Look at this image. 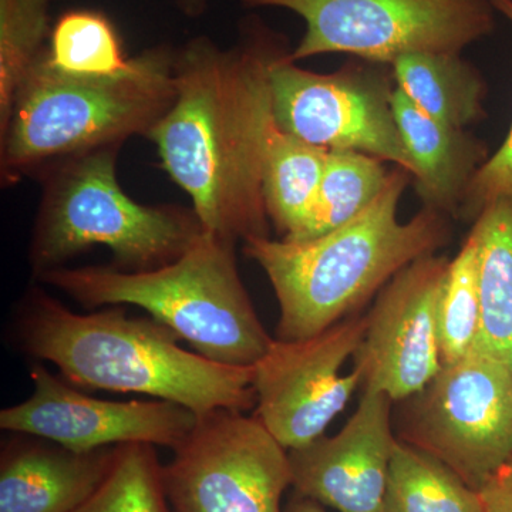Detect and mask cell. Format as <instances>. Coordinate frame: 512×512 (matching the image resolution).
<instances>
[{"mask_svg": "<svg viewBox=\"0 0 512 512\" xmlns=\"http://www.w3.org/2000/svg\"><path fill=\"white\" fill-rule=\"evenodd\" d=\"M285 47L254 28L222 50L205 37L175 55V97L146 137L208 231L231 241L269 237L262 174L275 126L271 67Z\"/></svg>", "mask_w": 512, "mask_h": 512, "instance_id": "obj_1", "label": "cell"}, {"mask_svg": "<svg viewBox=\"0 0 512 512\" xmlns=\"http://www.w3.org/2000/svg\"><path fill=\"white\" fill-rule=\"evenodd\" d=\"M109 308L80 315L35 289L16 318L20 349L53 363L67 382L83 389L147 394L197 416L255 409L254 366L224 365L188 352L158 320Z\"/></svg>", "mask_w": 512, "mask_h": 512, "instance_id": "obj_2", "label": "cell"}, {"mask_svg": "<svg viewBox=\"0 0 512 512\" xmlns=\"http://www.w3.org/2000/svg\"><path fill=\"white\" fill-rule=\"evenodd\" d=\"M413 175L394 165L377 200L355 220L309 241L251 238L244 254L261 266L279 303L276 336L301 340L332 328L423 256L451 238L450 217L421 207L399 220Z\"/></svg>", "mask_w": 512, "mask_h": 512, "instance_id": "obj_3", "label": "cell"}, {"mask_svg": "<svg viewBox=\"0 0 512 512\" xmlns=\"http://www.w3.org/2000/svg\"><path fill=\"white\" fill-rule=\"evenodd\" d=\"M235 244L205 229L180 258L150 271L62 266L37 278L87 309L138 306L201 356L224 365L254 366L274 338L242 284Z\"/></svg>", "mask_w": 512, "mask_h": 512, "instance_id": "obj_4", "label": "cell"}, {"mask_svg": "<svg viewBox=\"0 0 512 512\" xmlns=\"http://www.w3.org/2000/svg\"><path fill=\"white\" fill-rule=\"evenodd\" d=\"M174 62L167 47H157L113 76H76L53 67L43 50L2 128L3 174L18 177L49 158L147 136L173 104Z\"/></svg>", "mask_w": 512, "mask_h": 512, "instance_id": "obj_5", "label": "cell"}, {"mask_svg": "<svg viewBox=\"0 0 512 512\" xmlns=\"http://www.w3.org/2000/svg\"><path fill=\"white\" fill-rule=\"evenodd\" d=\"M119 147L67 157L47 181L29 249L36 276L93 245L109 248L121 271H150L180 258L205 231L194 210L128 197L117 181Z\"/></svg>", "mask_w": 512, "mask_h": 512, "instance_id": "obj_6", "label": "cell"}, {"mask_svg": "<svg viewBox=\"0 0 512 512\" xmlns=\"http://www.w3.org/2000/svg\"><path fill=\"white\" fill-rule=\"evenodd\" d=\"M305 20L293 62L332 53L390 64L416 52L463 53L493 33L491 0H244Z\"/></svg>", "mask_w": 512, "mask_h": 512, "instance_id": "obj_7", "label": "cell"}, {"mask_svg": "<svg viewBox=\"0 0 512 512\" xmlns=\"http://www.w3.org/2000/svg\"><path fill=\"white\" fill-rule=\"evenodd\" d=\"M404 424L400 440L480 491L512 457V372L476 348L410 397Z\"/></svg>", "mask_w": 512, "mask_h": 512, "instance_id": "obj_8", "label": "cell"}, {"mask_svg": "<svg viewBox=\"0 0 512 512\" xmlns=\"http://www.w3.org/2000/svg\"><path fill=\"white\" fill-rule=\"evenodd\" d=\"M291 53L271 67L276 126L328 151L350 150L412 173L393 110L392 66L356 59L333 73L301 69Z\"/></svg>", "mask_w": 512, "mask_h": 512, "instance_id": "obj_9", "label": "cell"}, {"mask_svg": "<svg viewBox=\"0 0 512 512\" xmlns=\"http://www.w3.org/2000/svg\"><path fill=\"white\" fill-rule=\"evenodd\" d=\"M173 453L163 466L173 512H284L288 450L255 416L228 409L198 416Z\"/></svg>", "mask_w": 512, "mask_h": 512, "instance_id": "obj_10", "label": "cell"}, {"mask_svg": "<svg viewBox=\"0 0 512 512\" xmlns=\"http://www.w3.org/2000/svg\"><path fill=\"white\" fill-rule=\"evenodd\" d=\"M367 316L353 313L332 328L301 340L274 339L254 365V416L286 450L325 436L343 412L362 373L342 367L362 345Z\"/></svg>", "mask_w": 512, "mask_h": 512, "instance_id": "obj_11", "label": "cell"}, {"mask_svg": "<svg viewBox=\"0 0 512 512\" xmlns=\"http://www.w3.org/2000/svg\"><path fill=\"white\" fill-rule=\"evenodd\" d=\"M29 376L33 393L0 412L3 431L55 441L84 453L131 443L174 450L197 426V414L168 400L94 399L40 363L30 367Z\"/></svg>", "mask_w": 512, "mask_h": 512, "instance_id": "obj_12", "label": "cell"}, {"mask_svg": "<svg viewBox=\"0 0 512 512\" xmlns=\"http://www.w3.org/2000/svg\"><path fill=\"white\" fill-rule=\"evenodd\" d=\"M450 261L423 256L377 293L355 367L365 390L392 402L416 396L437 376L441 362L437 302Z\"/></svg>", "mask_w": 512, "mask_h": 512, "instance_id": "obj_13", "label": "cell"}, {"mask_svg": "<svg viewBox=\"0 0 512 512\" xmlns=\"http://www.w3.org/2000/svg\"><path fill=\"white\" fill-rule=\"evenodd\" d=\"M392 403L382 392L363 390L356 412L338 434L288 451L293 491L338 512H384L397 443Z\"/></svg>", "mask_w": 512, "mask_h": 512, "instance_id": "obj_14", "label": "cell"}, {"mask_svg": "<svg viewBox=\"0 0 512 512\" xmlns=\"http://www.w3.org/2000/svg\"><path fill=\"white\" fill-rule=\"evenodd\" d=\"M0 457V512H74L103 483L117 447L69 450L20 434Z\"/></svg>", "mask_w": 512, "mask_h": 512, "instance_id": "obj_15", "label": "cell"}, {"mask_svg": "<svg viewBox=\"0 0 512 512\" xmlns=\"http://www.w3.org/2000/svg\"><path fill=\"white\" fill-rule=\"evenodd\" d=\"M393 110L423 208L458 217L474 175L488 160L484 141L431 119L397 87Z\"/></svg>", "mask_w": 512, "mask_h": 512, "instance_id": "obj_16", "label": "cell"}, {"mask_svg": "<svg viewBox=\"0 0 512 512\" xmlns=\"http://www.w3.org/2000/svg\"><path fill=\"white\" fill-rule=\"evenodd\" d=\"M392 73L394 86L431 119L467 130L487 116L483 76L461 53H409L394 60Z\"/></svg>", "mask_w": 512, "mask_h": 512, "instance_id": "obj_17", "label": "cell"}, {"mask_svg": "<svg viewBox=\"0 0 512 512\" xmlns=\"http://www.w3.org/2000/svg\"><path fill=\"white\" fill-rule=\"evenodd\" d=\"M471 231L478 242L481 329L477 349L512 372V201L488 205Z\"/></svg>", "mask_w": 512, "mask_h": 512, "instance_id": "obj_18", "label": "cell"}, {"mask_svg": "<svg viewBox=\"0 0 512 512\" xmlns=\"http://www.w3.org/2000/svg\"><path fill=\"white\" fill-rule=\"evenodd\" d=\"M329 151L272 128L266 146L262 192L266 214L281 239L295 241L311 215Z\"/></svg>", "mask_w": 512, "mask_h": 512, "instance_id": "obj_19", "label": "cell"}, {"mask_svg": "<svg viewBox=\"0 0 512 512\" xmlns=\"http://www.w3.org/2000/svg\"><path fill=\"white\" fill-rule=\"evenodd\" d=\"M384 512H485L480 491L436 457L397 439Z\"/></svg>", "mask_w": 512, "mask_h": 512, "instance_id": "obj_20", "label": "cell"}, {"mask_svg": "<svg viewBox=\"0 0 512 512\" xmlns=\"http://www.w3.org/2000/svg\"><path fill=\"white\" fill-rule=\"evenodd\" d=\"M384 163L359 151H329L311 215L295 242L322 237L366 211L389 181L392 170Z\"/></svg>", "mask_w": 512, "mask_h": 512, "instance_id": "obj_21", "label": "cell"}, {"mask_svg": "<svg viewBox=\"0 0 512 512\" xmlns=\"http://www.w3.org/2000/svg\"><path fill=\"white\" fill-rule=\"evenodd\" d=\"M481 329L478 242L471 231L448 264L437 302L441 362H457L477 348Z\"/></svg>", "mask_w": 512, "mask_h": 512, "instance_id": "obj_22", "label": "cell"}, {"mask_svg": "<svg viewBox=\"0 0 512 512\" xmlns=\"http://www.w3.org/2000/svg\"><path fill=\"white\" fill-rule=\"evenodd\" d=\"M46 57L76 76H113L130 63L110 20L93 10H73L57 20Z\"/></svg>", "mask_w": 512, "mask_h": 512, "instance_id": "obj_23", "label": "cell"}, {"mask_svg": "<svg viewBox=\"0 0 512 512\" xmlns=\"http://www.w3.org/2000/svg\"><path fill=\"white\" fill-rule=\"evenodd\" d=\"M74 512H173L156 447L141 443L117 447L109 474Z\"/></svg>", "mask_w": 512, "mask_h": 512, "instance_id": "obj_24", "label": "cell"}, {"mask_svg": "<svg viewBox=\"0 0 512 512\" xmlns=\"http://www.w3.org/2000/svg\"><path fill=\"white\" fill-rule=\"evenodd\" d=\"M52 0H0V128L30 67L42 55Z\"/></svg>", "mask_w": 512, "mask_h": 512, "instance_id": "obj_25", "label": "cell"}, {"mask_svg": "<svg viewBox=\"0 0 512 512\" xmlns=\"http://www.w3.org/2000/svg\"><path fill=\"white\" fill-rule=\"evenodd\" d=\"M491 3L495 12L501 13L512 25V0H491ZM500 200L512 201V127L503 146L488 157L474 175L461 202L458 218L474 222L488 205Z\"/></svg>", "mask_w": 512, "mask_h": 512, "instance_id": "obj_26", "label": "cell"}, {"mask_svg": "<svg viewBox=\"0 0 512 512\" xmlns=\"http://www.w3.org/2000/svg\"><path fill=\"white\" fill-rule=\"evenodd\" d=\"M485 512H512V457L481 487Z\"/></svg>", "mask_w": 512, "mask_h": 512, "instance_id": "obj_27", "label": "cell"}, {"mask_svg": "<svg viewBox=\"0 0 512 512\" xmlns=\"http://www.w3.org/2000/svg\"><path fill=\"white\" fill-rule=\"evenodd\" d=\"M284 512H328L325 505L305 497V495L293 491V495L289 498L288 503L284 507Z\"/></svg>", "mask_w": 512, "mask_h": 512, "instance_id": "obj_28", "label": "cell"}, {"mask_svg": "<svg viewBox=\"0 0 512 512\" xmlns=\"http://www.w3.org/2000/svg\"><path fill=\"white\" fill-rule=\"evenodd\" d=\"M187 2L188 8L200 9L204 0H185Z\"/></svg>", "mask_w": 512, "mask_h": 512, "instance_id": "obj_29", "label": "cell"}]
</instances>
